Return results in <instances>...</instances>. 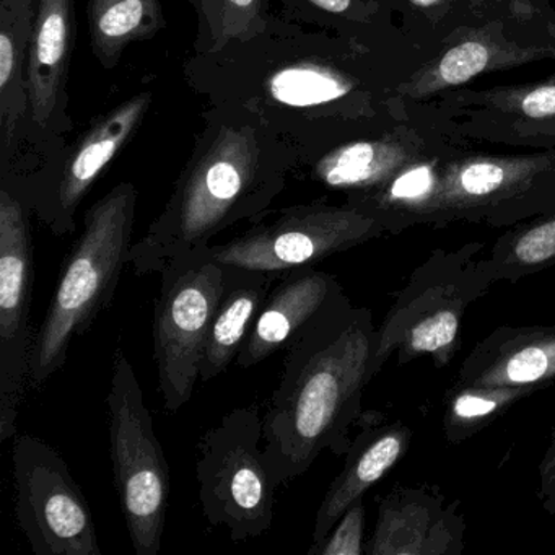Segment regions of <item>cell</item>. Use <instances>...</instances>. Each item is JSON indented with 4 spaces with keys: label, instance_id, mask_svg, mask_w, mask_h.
Listing matches in <instances>:
<instances>
[{
    "label": "cell",
    "instance_id": "83f0119b",
    "mask_svg": "<svg viewBox=\"0 0 555 555\" xmlns=\"http://www.w3.org/2000/svg\"><path fill=\"white\" fill-rule=\"evenodd\" d=\"M310 2L330 14H344L350 5V0H310Z\"/></svg>",
    "mask_w": 555,
    "mask_h": 555
},
{
    "label": "cell",
    "instance_id": "603a6c76",
    "mask_svg": "<svg viewBox=\"0 0 555 555\" xmlns=\"http://www.w3.org/2000/svg\"><path fill=\"white\" fill-rule=\"evenodd\" d=\"M157 22V0H90V31L96 53L119 56Z\"/></svg>",
    "mask_w": 555,
    "mask_h": 555
},
{
    "label": "cell",
    "instance_id": "30bf717a",
    "mask_svg": "<svg viewBox=\"0 0 555 555\" xmlns=\"http://www.w3.org/2000/svg\"><path fill=\"white\" fill-rule=\"evenodd\" d=\"M385 232L376 217L359 207L311 204L282 210L274 222L253 227L223 245L210 246V253L222 264L285 272L314 266Z\"/></svg>",
    "mask_w": 555,
    "mask_h": 555
},
{
    "label": "cell",
    "instance_id": "7a4b0ae2",
    "mask_svg": "<svg viewBox=\"0 0 555 555\" xmlns=\"http://www.w3.org/2000/svg\"><path fill=\"white\" fill-rule=\"evenodd\" d=\"M287 158L261 152L255 129L222 126L197 152L147 235L134 243L129 264L138 275L207 248L240 220L259 216L284 186Z\"/></svg>",
    "mask_w": 555,
    "mask_h": 555
},
{
    "label": "cell",
    "instance_id": "8992f818",
    "mask_svg": "<svg viewBox=\"0 0 555 555\" xmlns=\"http://www.w3.org/2000/svg\"><path fill=\"white\" fill-rule=\"evenodd\" d=\"M258 408L223 415L199 443L196 479L204 518L223 526L233 542L259 538L271 529L275 483L262 451Z\"/></svg>",
    "mask_w": 555,
    "mask_h": 555
},
{
    "label": "cell",
    "instance_id": "6da1fadb",
    "mask_svg": "<svg viewBox=\"0 0 555 555\" xmlns=\"http://www.w3.org/2000/svg\"><path fill=\"white\" fill-rule=\"evenodd\" d=\"M376 327L350 298L285 349L281 382L262 415V451L275 483L304 476L323 451L346 454L373 379Z\"/></svg>",
    "mask_w": 555,
    "mask_h": 555
},
{
    "label": "cell",
    "instance_id": "52a82bcc",
    "mask_svg": "<svg viewBox=\"0 0 555 555\" xmlns=\"http://www.w3.org/2000/svg\"><path fill=\"white\" fill-rule=\"evenodd\" d=\"M154 307V359L158 391L168 414L180 411L201 379L204 346L225 288L227 266L210 246L190 253L160 272Z\"/></svg>",
    "mask_w": 555,
    "mask_h": 555
},
{
    "label": "cell",
    "instance_id": "9c48e42d",
    "mask_svg": "<svg viewBox=\"0 0 555 555\" xmlns=\"http://www.w3.org/2000/svg\"><path fill=\"white\" fill-rule=\"evenodd\" d=\"M31 207L17 184L0 191V441L17 435L30 376L35 253Z\"/></svg>",
    "mask_w": 555,
    "mask_h": 555
},
{
    "label": "cell",
    "instance_id": "5bb4252c",
    "mask_svg": "<svg viewBox=\"0 0 555 555\" xmlns=\"http://www.w3.org/2000/svg\"><path fill=\"white\" fill-rule=\"evenodd\" d=\"M555 383V326H500L474 346L454 385L538 388Z\"/></svg>",
    "mask_w": 555,
    "mask_h": 555
},
{
    "label": "cell",
    "instance_id": "f1b7e54d",
    "mask_svg": "<svg viewBox=\"0 0 555 555\" xmlns=\"http://www.w3.org/2000/svg\"><path fill=\"white\" fill-rule=\"evenodd\" d=\"M230 12L236 15L251 14L253 9L258 5V0H223Z\"/></svg>",
    "mask_w": 555,
    "mask_h": 555
},
{
    "label": "cell",
    "instance_id": "277c9868",
    "mask_svg": "<svg viewBox=\"0 0 555 555\" xmlns=\"http://www.w3.org/2000/svg\"><path fill=\"white\" fill-rule=\"evenodd\" d=\"M482 251L483 243L435 249L415 268L376 327L373 378L392 353H398L399 365L430 356L434 365L443 369L454 359L467 308L493 285L480 264Z\"/></svg>",
    "mask_w": 555,
    "mask_h": 555
},
{
    "label": "cell",
    "instance_id": "484cf974",
    "mask_svg": "<svg viewBox=\"0 0 555 555\" xmlns=\"http://www.w3.org/2000/svg\"><path fill=\"white\" fill-rule=\"evenodd\" d=\"M538 496L542 508L548 515L555 516V427L552 430L551 443L539 463Z\"/></svg>",
    "mask_w": 555,
    "mask_h": 555
},
{
    "label": "cell",
    "instance_id": "d4e9b609",
    "mask_svg": "<svg viewBox=\"0 0 555 555\" xmlns=\"http://www.w3.org/2000/svg\"><path fill=\"white\" fill-rule=\"evenodd\" d=\"M489 63V51L483 44L467 41L453 48L440 64V77L444 83L457 86L482 73Z\"/></svg>",
    "mask_w": 555,
    "mask_h": 555
},
{
    "label": "cell",
    "instance_id": "ac0fdd59",
    "mask_svg": "<svg viewBox=\"0 0 555 555\" xmlns=\"http://www.w3.org/2000/svg\"><path fill=\"white\" fill-rule=\"evenodd\" d=\"M34 35V0H2L0 8V119L4 139L14 135L28 106L25 53Z\"/></svg>",
    "mask_w": 555,
    "mask_h": 555
},
{
    "label": "cell",
    "instance_id": "8fae6325",
    "mask_svg": "<svg viewBox=\"0 0 555 555\" xmlns=\"http://www.w3.org/2000/svg\"><path fill=\"white\" fill-rule=\"evenodd\" d=\"M149 105L151 95L141 93L113 109L82 139L60 173L37 190L24 193L31 210L50 227L51 232L66 235L76 230V212L80 203L134 134Z\"/></svg>",
    "mask_w": 555,
    "mask_h": 555
},
{
    "label": "cell",
    "instance_id": "7402d4cb",
    "mask_svg": "<svg viewBox=\"0 0 555 555\" xmlns=\"http://www.w3.org/2000/svg\"><path fill=\"white\" fill-rule=\"evenodd\" d=\"M396 158L372 142H353L324 155L314 165V177L327 188L370 193L392 173Z\"/></svg>",
    "mask_w": 555,
    "mask_h": 555
},
{
    "label": "cell",
    "instance_id": "9a60e30c",
    "mask_svg": "<svg viewBox=\"0 0 555 555\" xmlns=\"http://www.w3.org/2000/svg\"><path fill=\"white\" fill-rule=\"evenodd\" d=\"M360 431L346 453V464L334 479L318 508L311 544H320L350 505L386 476L412 443V430L404 422L386 421L382 412L360 415Z\"/></svg>",
    "mask_w": 555,
    "mask_h": 555
},
{
    "label": "cell",
    "instance_id": "4fadbf2b",
    "mask_svg": "<svg viewBox=\"0 0 555 555\" xmlns=\"http://www.w3.org/2000/svg\"><path fill=\"white\" fill-rule=\"evenodd\" d=\"M343 285L314 266L281 272L272 285L236 365L251 369L287 349L321 314L346 300Z\"/></svg>",
    "mask_w": 555,
    "mask_h": 555
},
{
    "label": "cell",
    "instance_id": "cb8c5ba5",
    "mask_svg": "<svg viewBox=\"0 0 555 555\" xmlns=\"http://www.w3.org/2000/svg\"><path fill=\"white\" fill-rule=\"evenodd\" d=\"M363 532H365V505H363V499H359L346 509L320 544H311L308 555H363L365 554Z\"/></svg>",
    "mask_w": 555,
    "mask_h": 555
},
{
    "label": "cell",
    "instance_id": "4316f807",
    "mask_svg": "<svg viewBox=\"0 0 555 555\" xmlns=\"http://www.w3.org/2000/svg\"><path fill=\"white\" fill-rule=\"evenodd\" d=\"M522 112L531 118L555 115V86L541 87L522 100Z\"/></svg>",
    "mask_w": 555,
    "mask_h": 555
},
{
    "label": "cell",
    "instance_id": "7c38bea8",
    "mask_svg": "<svg viewBox=\"0 0 555 555\" xmlns=\"http://www.w3.org/2000/svg\"><path fill=\"white\" fill-rule=\"evenodd\" d=\"M466 518L431 483L396 486L383 496L366 555H461Z\"/></svg>",
    "mask_w": 555,
    "mask_h": 555
},
{
    "label": "cell",
    "instance_id": "3957f363",
    "mask_svg": "<svg viewBox=\"0 0 555 555\" xmlns=\"http://www.w3.org/2000/svg\"><path fill=\"white\" fill-rule=\"evenodd\" d=\"M138 193L131 183L113 188L83 219V230L61 266L43 323L35 336L28 388L40 389L82 337L108 310L131 259Z\"/></svg>",
    "mask_w": 555,
    "mask_h": 555
},
{
    "label": "cell",
    "instance_id": "d6986e66",
    "mask_svg": "<svg viewBox=\"0 0 555 555\" xmlns=\"http://www.w3.org/2000/svg\"><path fill=\"white\" fill-rule=\"evenodd\" d=\"M261 92V103L266 108L275 105L278 109L307 115L308 109L344 99L350 92V83L326 64L300 57L268 70Z\"/></svg>",
    "mask_w": 555,
    "mask_h": 555
},
{
    "label": "cell",
    "instance_id": "f546056e",
    "mask_svg": "<svg viewBox=\"0 0 555 555\" xmlns=\"http://www.w3.org/2000/svg\"><path fill=\"white\" fill-rule=\"evenodd\" d=\"M415 5H421V8H430L434 5L437 0H411Z\"/></svg>",
    "mask_w": 555,
    "mask_h": 555
},
{
    "label": "cell",
    "instance_id": "ffe728a7",
    "mask_svg": "<svg viewBox=\"0 0 555 555\" xmlns=\"http://www.w3.org/2000/svg\"><path fill=\"white\" fill-rule=\"evenodd\" d=\"M480 264L489 272L493 284H516L521 279L554 268L555 212L515 227L500 236L489 255L480 256Z\"/></svg>",
    "mask_w": 555,
    "mask_h": 555
},
{
    "label": "cell",
    "instance_id": "5b68a950",
    "mask_svg": "<svg viewBox=\"0 0 555 555\" xmlns=\"http://www.w3.org/2000/svg\"><path fill=\"white\" fill-rule=\"evenodd\" d=\"M106 404L115 487L132 547L138 555H157L170 502V467L134 366L121 346L113 353Z\"/></svg>",
    "mask_w": 555,
    "mask_h": 555
},
{
    "label": "cell",
    "instance_id": "e0dca14e",
    "mask_svg": "<svg viewBox=\"0 0 555 555\" xmlns=\"http://www.w3.org/2000/svg\"><path fill=\"white\" fill-rule=\"evenodd\" d=\"M74 0H40L28 50L27 89L31 119L47 126L67 76Z\"/></svg>",
    "mask_w": 555,
    "mask_h": 555
},
{
    "label": "cell",
    "instance_id": "2e32d148",
    "mask_svg": "<svg viewBox=\"0 0 555 555\" xmlns=\"http://www.w3.org/2000/svg\"><path fill=\"white\" fill-rule=\"evenodd\" d=\"M279 274L227 266L225 288L204 346L201 382L217 378L236 362Z\"/></svg>",
    "mask_w": 555,
    "mask_h": 555
},
{
    "label": "cell",
    "instance_id": "44dd1931",
    "mask_svg": "<svg viewBox=\"0 0 555 555\" xmlns=\"http://www.w3.org/2000/svg\"><path fill=\"white\" fill-rule=\"evenodd\" d=\"M541 391L538 388H477L454 385L444 396L443 431L460 444L499 421L513 405Z\"/></svg>",
    "mask_w": 555,
    "mask_h": 555
},
{
    "label": "cell",
    "instance_id": "ba28073f",
    "mask_svg": "<svg viewBox=\"0 0 555 555\" xmlns=\"http://www.w3.org/2000/svg\"><path fill=\"white\" fill-rule=\"evenodd\" d=\"M15 521L37 555H102L89 502L56 448L17 434L12 448Z\"/></svg>",
    "mask_w": 555,
    "mask_h": 555
}]
</instances>
